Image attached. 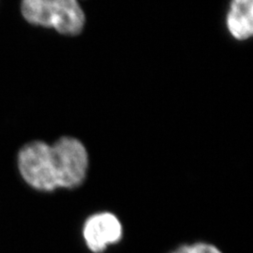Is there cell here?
Segmentation results:
<instances>
[{
	"instance_id": "1",
	"label": "cell",
	"mask_w": 253,
	"mask_h": 253,
	"mask_svg": "<svg viewBox=\"0 0 253 253\" xmlns=\"http://www.w3.org/2000/svg\"><path fill=\"white\" fill-rule=\"evenodd\" d=\"M19 178L29 190L40 194H54L57 189L52 145L41 139L24 143L15 154Z\"/></svg>"
},
{
	"instance_id": "2",
	"label": "cell",
	"mask_w": 253,
	"mask_h": 253,
	"mask_svg": "<svg viewBox=\"0 0 253 253\" xmlns=\"http://www.w3.org/2000/svg\"><path fill=\"white\" fill-rule=\"evenodd\" d=\"M21 12L31 25L54 28L63 35H77L84 26L77 0H22Z\"/></svg>"
},
{
	"instance_id": "3",
	"label": "cell",
	"mask_w": 253,
	"mask_h": 253,
	"mask_svg": "<svg viewBox=\"0 0 253 253\" xmlns=\"http://www.w3.org/2000/svg\"><path fill=\"white\" fill-rule=\"evenodd\" d=\"M52 145L58 190L79 189L85 182L90 160L86 147L72 136H61Z\"/></svg>"
},
{
	"instance_id": "4",
	"label": "cell",
	"mask_w": 253,
	"mask_h": 253,
	"mask_svg": "<svg viewBox=\"0 0 253 253\" xmlns=\"http://www.w3.org/2000/svg\"><path fill=\"white\" fill-rule=\"evenodd\" d=\"M124 236V227L113 212H95L86 217L82 226V237L92 253H104L110 247L118 245Z\"/></svg>"
},
{
	"instance_id": "5",
	"label": "cell",
	"mask_w": 253,
	"mask_h": 253,
	"mask_svg": "<svg viewBox=\"0 0 253 253\" xmlns=\"http://www.w3.org/2000/svg\"><path fill=\"white\" fill-rule=\"evenodd\" d=\"M253 0H233L227 17V27L236 40H247L253 32Z\"/></svg>"
},
{
	"instance_id": "6",
	"label": "cell",
	"mask_w": 253,
	"mask_h": 253,
	"mask_svg": "<svg viewBox=\"0 0 253 253\" xmlns=\"http://www.w3.org/2000/svg\"><path fill=\"white\" fill-rule=\"evenodd\" d=\"M169 253H223L216 245L205 241H198L191 244H183Z\"/></svg>"
}]
</instances>
